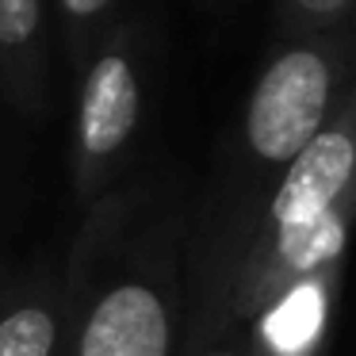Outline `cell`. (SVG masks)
Masks as SVG:
<instances>
[{"mask_svg": "<svg viewBox=\"0 0 356 356\" xmlns=\"http://www.w3.org/2000/svg\"><path fill=\"white\" fill-rule=\"evenodd\" d=\"M62 302L24 295L0 307V356H58L62 353Z\"/></svg>", "mask_w": 356, "mask_h": 356, "instance_id": "8992f818", "label": "cell"}, {"mask_svg": "<svg viewBox=\"0 0 356 356\" xmlns=\"http://www.w3.org/2000/svg\"><path fill=\"white\" fill-rule=\"evenodd\" d=\"M287 8L302 39H333V31H341V24L348 19L353 0H287Z\"/></svg>", "mask_w": 356, "mask_h": 356, "instance_id": "ba28073f", "label": "cell"}, {"mask_svg": "<svg viewBox=\"0 0 356 356\" xmlns=\"http://www.w3.org/2000/svg\"><path fill=\"white\" fill-rule=\"evenodd\" d=\"M356 177V134H353V92H341L330 123L280 169L272 184L268 207L261 211L257 226L249 230L245 245L253 238H268L280 230L314 222L333 203L353 195Z\"/></svg>", "mask_w": 356, "mask_h": 356, "instance_id": "277c9868", "label": "cell"}, {"mask_svg": "<svg viewBox=\"0 0 356 356\" xmlns=\"http://www.w3.org/2000/svg\"><path fill=\"white\" fill-rule=\"evenodd\" d=\"M142 65L131 47V35L115 31L88 58L77 92L73 119V177L85 195H92L123 161L142 123Z\"/></svg>", "mask_w": 356, "mask_h": 356, "instance_id": "7a4b0ae2", "label": "cell"}, {"mask_svg": "<svg viewBox=\"0 0 356 356\" xmlns=\"http://www.w3.org/2000/svg\"><path fill=\"white\" fill-rule=\"evenodd\" d=\"M111 4L115 0H58V8H62L73 35H88L92 27H100L104 16L111 12Z\"/></svg>", "mask_w": 356, "mask_h": 356, "instance_id": "9c48e42d", "label": "cell"}, {"mask_svg": "<svg viewBox=\"0 0 356 356\" xmlns=\"http://www.w3.org/2000/svg\"><path fill=\"white\" fill-rule=\"evenodd\" d=\"M172 268L142 264L111 276L88 299L70 356H172L177 345Z\"/></svg>", "mask_w": 356, "mask_h": 356, "instance_id": "3957f363", "label": "cell"}, {"mask_svg": "<svg viewBox=\"0 0 356 356\" xmlns=\"http://www.w3.org/2000/svg\"><path fill=\"white\" fill-rule=\"evenodd\" d=\"M341 42L299 39L287 42L261 70L241 119V142L257 169L280 172L337 108Z\"/></svg>", "mask_w": 356, "mask_h": 356, "instance_id": "6da1fadb", "label": "cell"}, {"mask_svg": "<svg viewBox=\"0 0 356 356\" xmlns=\"http://www.w3.org/2000/svg\"><path fill=\"white\" fill-rule=\"evenodd\" d=\"M337 276L341 268H330L280 287L249 318L253 345L245 348V356H322L330 337Z\"/></svg>", "mask_w": 356, "mask_h": 356, "instance_id": "5b68a950", "label": "cell"}, {"mask_svg": "<svg viewBox=\"0 0 356 356\" xmlns=\"http://www.w3.org/2000/svg\"><path fill=\"white\" fill-rule=\"evenodd\" d=\"M39 35L42 0H0V70L19 100L39 88Z\"/></svg>", "mask_w": 356, "mask_h": 356, "instance_id": "52a82bcc", "label": "cell"}, {"mask_svg": "<svg viewBox=\"0 0 356 356\" xmlns=\"http://www.w3.org/2000/svg\"><path fill=\"white\" fill-rule=\"evenodd\" d=\"M200 356H245V345L226 341V345H215V348H207V353H200Z\"/></svg>", "mask_w": 356, "mask_h": 356, "instance_id": "30bf717a", "label": "cell"}]
</instances>
